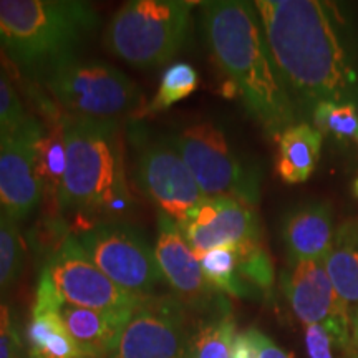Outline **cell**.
<instances>
[{"instance_id": "obj_25", "label": "cell", "mask_w": 358, "mask_h": 358, "mask_svg": "<svg viewBox=\"0 0 358 358\" xmlns=\"http://www.w3.org/2000/svg\"><path fill=\"white\" fill-rule=\"evenodd\" d=\"M17 224L0 213V295L15 285L24 271L25 244Z\"/></svg>"}, {"instance_id": "obj_24", "label": "cell", "mask_w": 358, "mask_h": 358, "mask_svg": "<svg viewBox=\"0 0 358 358\" xmlns=\"http://www.w3.org/2000/svg\"><path fill=\"white\" fill-rule=\"evenodd\" d=\"M199 75L187 62H176L164 70L158 92L148 103L143 113H159L185 100L198 88Z\"/></svg>"}, {"instance_id": "obj_1", "label": "cell", "mask_w": 358, "mask_h": 358, "mask_svg": "<svg viewBox=\"0 0 358 358\" xmlns=\"http://www.w3.org/2000/svg\"><path fill=\"white\" fill-rule=\"evenodd\" d=\"M277 73L295 106L355 105L358 71L330 8L315 0L254 2Z\"/></svg>"}, {"instance_id": "obj_17", "label": "cell", "mask_w": 358, "mask_h": 358, "mask_svg": "<svg viewBox=\"0 0 358 358\" xmlns=\"http://www.w3.org/2000/svg\"><path fill=\"white\" fill-rule=\"evenodd\" d=\"M43 111L45 123L35 143V169L42 185V201L48 206L47 216H62L58 196L66 169L65 115L50 101L45 103Z\"/></svg>"}, {"instance_id": "obj_12", "label": "cell", "mask_w": 358, "mask_h": 358, "mask_svg": "<svg viewBox=\"0 0 358 358\" xmlns=\"http://www.w3.org/2000/svg\"><path fill=\"white\" fill-rule=\"evenodd\" d=\"M290 266L292 267L282 277V287L295 317L306 325L324 327L338 348L357 358L350 313L335 292L325 262L302 261Z\"/></svg>"}, {"instance_id": "obj_9", "label": "cell", "mask_w": 358, "mask_h": 358, "mask_svg": "<svg viewBox=\"0 0 358 358\" xmlns=\"http://www.w3.org/2000/svg\"><path fill=\"white\" fill-rule=\"evenodd\" d=\"M77 239L93 264L124 292L145 297L163 282L155 249L129 224L100 222Z\"/></svg>"}, {"instance_id": "obj_13", "label": "cell", "mask_w": 358, "mask_h": 358, "mask_svg": "<svg viewBox=\"0 0 358 358\" xmlns=\"http://www.w3.org/2000/svg\"><path fill=\"white\" fill-rule=\"evenodd\" d=\"M155 254L171 295L187 310L206 317L231 312L222 294L206 280L201 261L192 252L181 227L164 214H158Z\"/></svg>"}, {"instance_id": "obj_16", "label": "cell", "mask_w": 358, "mask_h": 358, "mask_svg": "<svg viewBox=\"0 0 358 358\" xmlns=\"http://www.w3.org/2000/svg\"><path fill=\"white\" fill-rule=\"evenodd\" d=\"M334 236L332 211L324 203L294 209L282 224V241L290 264L325 261L332 248Z\"/></svg>"}, {"instance_id": "obj_2", "label": "cell", "mask_w": 358, "mask_h": 358, "mask_svg": "<svg viewBox=\"0 0 358 358\" xmlns=\"http://www.w3.org/2000/svg\"><path fill=\"white\" fill-rule=\"evenodd\" d=\"M201 27L214 62L226 75L229 96L239 98L264 131L277 140L297 123L299 110L277 73L254 3L203 2Z\"/></svg>"}, {"instance_id": "obj_34", "label": "cell", "mask_w": 358, "mask_h": 358, "mask_svg": "<svg viewBox=\"0 0 358 358\" xmlns=\"http://www.w3.org/2000/svg\"><path fill=\"white\" fill-rule=\"evenodd\" d=\"M355 191H357V194H358V179H357V182H355Z\"/></svg>"}, {"instance_id": "obj_29", "label": "cell", "mask_w": 358, "mask_h": 358, "mask_svg": "<svg viewBox=\"0 0 358 358\" xmlns=\"http://www.w3.org/2000/svg\"><path fill=\"white\" fill-rule=\"evenodd\" d=\"M24 348L13 308L0 299V358H25Z\"/></svg>"}, {"instance_id": "obj_23", "label": "cell", "mask_w": 358, "mask_h": 358, "mask_svg": "<svg viewBox=\"0 0 358 358\" xmlns=\"http://www.w3.org/2000/svg\"><path fill=\"white\" fill-rule=\"evenodd\" d=\"M201 267L206 280L217 292L229 294L239 299L254 297L257 292L241 279L237 272V252L231 248H219L209 250L201 257Z\"/></svg>"}, {"instance_id": "obj_27", "label": "cell", "mask_w": 358, "mask_h": 358, "mask_svg": "<svg viewBox=\"0 0 358 358\" xmlns=\"http://www.w3.org/2000/svg\"><path fill=\"white\" fill-rule=\"evenodd\" d=\"M312 118L320 133H332L338 140L358 143V113L355 105L320 103L313 108Z\"/></svg>"}, {"instance_id": "obj_11", "label": "cell", "mask_w": 358, "mask_h": 358, "mask_svg": "<svg viewBox=\"0 0 358 358\" xmlns=\"http://www.w3.org/2000/svg\"><path fill=\"white\" fill-rule=\"evenodd\" d=\"M57 292L70 306L105 312H129L141 297L124 292L93 264L77 236H70L43 264Z\"/></svg>"}, {"instance_id": "obj_3", "label": "cell", "mask_w": 358, "mask_h": 358, "mask_svg": "<svg viewBox=\"0 0 358 358\" xmlns=\"http://www.w3.org/2000/svg\"><path fill=\"white\" fill-rule=\"evenodd\" d=\"M98 22L95 8L80 0H0V52L42 80L77 55Z\"/></svg>"}, {"instance_id": "obj_20", "label": "cell", "mask_w": 358, "mask_h": 358, "mask_svg": "<svg viewBox=\"0 0 358 358\" xmlns=\"http://www.w3.org/2000/svg\"><path fill=\"white\" fill-rule=\"evenodd\" d=\"M325 268L350 319L358 312V222L348 221L335 231Z\"/></svg>"}, {"instance_id": "obj_15", "label": "cell", "mask_w": 358, "mask_h": 358, "mask_svg": "<svg viewBox=\"0 0 358 358\" xmlns=\"http://www.w3.org/2000/svg\"><path fill=\"white\" fill-rule=\"evenodd\" d=\"M181 231L199 261L209 250H241L262 243L254 206L231 198H206Z\"/></svg>"}, {"instance_id": "obj_28", "label": "cell", "mask_w": 358, "mask_h": 358, "mask_svg": "<svg viewBox=\"0 0 358 358\" xmlns=\"http://www.w3.org/2000/svg\"><path fill=\"white\" fill-rule=\"evenodd\" d=\"M27 120L29 115L25 113L10 78L0 69V136L22 127Z\"/></svg>"}, {"instance_id": "obj_14", "label": "cell", "mask_w": 358, "mask_h": 358, "mask_svg": "<svg viewBox=\"0 0 358 358\" xmlns=\"http://www.w3.org/2000/svg\"><path fill=\"white\" fill-rule=\"evenodd\" d=\"M42 123L34 116L0 136V213L24 221L42 203V185L35 169V143Z\"/></svg>"}, {"instance_id": "obj_8", "label": "cell", "mask_w": 358, "mask_h": 358, "mask_svg": "<svg viewBox=\"0 0 358 358\" xmlns=\"http://www.w3.org/2000/svg\"><path fill=\"white\" fill-rule=\"evenodd\" d=\"M133 141L136 186L159 214L182 227L206 199L189 168L168 136H148L138 129Z\"/></svg>"}, {"instance_id": "obj_21", "label": "cell", "mask_w": 358, "mask_h": 358, "mask_svg": "<svg viewBox=\"0 0 358 358\" xmlns=\"http://www.w3.org/2000/svg\"><path fill=\"white\" fill-rule=\"evenodd\" d=\"M25 348V358H83L58 312H32Z\"/></svg>"}, {"instance_id": "obj_7", "label": "cell", "mask_w": 358, "mask_h": 358, "mask_svg": "<svg viewBox=\"0 0 358 358\" xmlns=\"http://www.w3.org/2000/svg\"><path fill=\"white\" fill-rule=\"evenodd\" d=\"M185 159L204 198H231L256 206L261 196L257 169L241 159L222 128L199 122L168 136Z\"/></svg>"}, {"instance_id": "obj_30", "label": "cell", "mask_w": 358, "mask_h": 358, "mask_svg": "<svg viewBox=\"0 0 358 358\" xmlns=\"http://www.w3.org/2000/svg\"><path fill=\"white\" fill-rule=\"evenodd\" d=\"M335 340L322 325H307L306 348L308 358H334Z\"/></svg>"}, {"instance_id": "obj_33", "label": "cell", "mask_w": 358, "mask_h": 358, "mask_svg": "<svg viewBox=\"0 0 358 358\" xmlns=\"http://www.w3.org/2000/svg\"><path fill=\"white\" fill-rule=\"evenodd\" d=\"M352 340H353V347H355L357 352V358H358V312L355 313L352 320Z\"/></svg>"}, {"instance_id": "obj_31", "label": "cell", "mask_w": 358, "mask_h": 358, "mask_svg": "<svg viewBox=\"0 0 358 358\" xmlns=\"http://www.w3.org/2000/svg\"><path fill=\"white\" fill-rule=\"evenodd\" d=\"M259 330L249 329L236 335L232 345V358H256L257 357Z\"/></svg>"}, {"instance_id": "obj_18", "label": "cell", "mask_w": 358, "mask_h": 358, "mask_svg": "<svg viewBox=\"0 0 358 358\" xmlns=\"http://www.w3.org/2000/svg\"><path fill=\"white\" fill-rule=\"evenodd\" d=\"M133 310L105 312L70 306L64 302L58 308L69 334L77 343L83 358H101L110 355L116 338L122 332Z\"/></svg>"}, {"instance_id": "obj_10", "label": "cell", "mask_w": 358, "mask_h": 358, "mask_svg": "<svg viewBox=\"0 0 358 358\" xmlns=\"http://www.w3.org/2000/svg\"><path fill=\"white\" fill-rule=\"evenodd\" d=\"M189 310L173 295H145L116 338L110 358H186Z\"/></svg>"}, {"instance_id": "obj_32", "label": "cell", "mask_w": 358, "mask_h": 358, "mask_svg": "<svg viewBox=\"0 0 358 358\" xmlns=\"http://www.w3.org/2000/svg\"><path fill=\"white\" fill-rule=\"evenodd\" d=\"M256 358H294L290 353L284 352L279 345H275L267 335L259 332L257 338V357Z\"/></svg>"}, {"instance_id": "obj_5", "label": "cell", "mask_w": 358, "mask_h": 358, "mask_svg": "<svg viewBox=\"0 0 358 358\" xmlns=\"http://www.w3.org/2000/svg\"><path fill=\"white\" fill-rule=\"evenodd\" d=\"M194 2L131 0L105 30L110 53L138 69L164 65L185 43Z\"/></svg>"}, {"instance_id": "obj_26", "label": "cell", "mask_w": 358, "mask_h": 358, "mask_svg": "<svg viewBox=\"0 0 358 358\" xmlns=\"http://www.w3.org/2000/svg\"><path fill=\"white\" fill-rule=\"evenodd\" d=\"M237 272L245 284L256 292L268 294L274 285V266L268 256L266 245L262 243L236 250Z\"/></svg>"}, {"instance_id": "obj_6", "label": "cell", "mask_w": 358, "mask_h": 358, "mask_svg": "<svg viewBox=\"0 0 358 358\" xmlns=\"http://www.w3.org/2000/svg\"><path fill=\"white\" fill-rule=\"evenodd\" d=\"M48 93L70 116L115 120L134 111L141 96L136 83L113 65L78 55L48 71L42 78Z\"/></svg>"}, {"instance_id": "obj_22", "label": "cell", "mask_w": 358, "mask_h": 358, "mask_svg": "<svg viewBox=\"0 0 358 358\" xmlns=\"http://www.w3.org/2000/svg\"><path fill=\"white\" fill-rule=\"evenodd\" d=\"M236 335L231 312L204 317L192 327L186 358H232Z\"/></svg>"}, {"instance_id": "obj_19", "label": "cell", "mask_w": 358, "mask_h": 358, "mask_svg": "<svg viewBox=\"0 0 358 358\" xmlns=\"http://www.w3.org/2000/svg\"><path fill=\"white\" fill-rule=\"evenodd\" d=\"M275 171L287 185L307 181L320 158L322 133L308 123H295L277 138Z\"/></svg>"}, {"instance_id": "obj_4", "label": "cell", "mask_w": 358, "mask_h": 358, "mask_svg": "<svg viewBox=\"0 0 358 358\" xmlns=\"http://www.w3.org/2000/svg\"><path fill=\"white\" fill-rule=\"evenodd\" d=\"M66 169L58 196L62 213H120L131 204L116 120L65 115Z\"/></svg>"}]
</instances>
